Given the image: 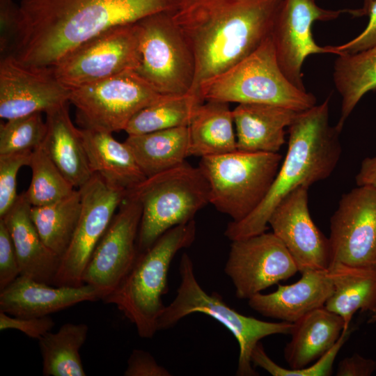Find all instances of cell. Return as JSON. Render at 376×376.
Segmentation results:
<instances>
[{
    "instance_id": "1",
    "label": "cell",
    "mask_w": 376,
    "mask_h": 376,
    "mask_svg": "<svg viewBox=\"0 0 376 376\" xmlns=\"http://www.w3.org/2000/svg\"><path fill=\"white\" fill-rule=\"evenodd\" d=\"M177 0H21L10 54L22 63L52 68L68 52L113 26L172 11Z\"/></svg>"
},
{
    "instance_id": "2",
    "label": "cell",
    "mask_w": 376,
    "mask_h": 376,
    "mask_svg": "<svg viewBox=\"0 0 376 376\" xmlns=\"http://www.w3.org/2000/svg\"><path fill=\"white\" fill-rule=\"evenodd\" d=\"M283 1L177 0L171 13L196 63L189 94L200 97L203 83L247 57L269 38Z\"/></svg>"
},
{
    "instance_id": "3",
    "label": "cell",
    "mask_w": 376,
    "mask_h": 376,
    "mask_svg": "<svg viewBox=\"0 0 376 376\" xmlns=\"http://www.w3.org/2000/svg\"><path fill=\"white\" fill-rule=\"evenodd\" d=\"M340 132L330 125L329 98L299 111L288 127L287 152L265 198L246 218L230 222L225 235L233 241L265 232L272 213L288 194L328 178L341 155Z\"/></svg>"
},
{
    "instance_id": "4",
    "label": "cell",
    "mask_w": 376,
    "mask_h": 376,
    "mask_svg": "<svg viewBox=\"0 0 376 376\" xmlns=\"http://www.w3.org/2000/svg\"><path fill=\"white\" fill-rule=\"evenodd\" d=\"M194 220L176 226L153 244L138 253L122 283L103 301L113 304L134 324L141 338H151L165 306L162 297L168 291V272L175 255L189 246L196 237Z\"/></svg>"
},
{
    "instance_id": "5",
    "label": "cell",
    "mask_w": 376,
    "mask_h": 376,
    "mask_svg": "<svg viewBox=\"0 0 376 376\" xmlns=\"http://www.w3.org/2000/svg\"><path fill=\"white\" fill-rule=\"evenodd\" d=\"M198 95L203 102L267 104L297 111L313 107L317 101L315 95L296 87L285 76L272 36L247 57L203 83Z\"/></svg>"
},
{
    "instance_id": "6",
    "label": "cell",
    "mask_w": 376,
    "mask_h": 376,
    "mask_svg": "<svg viewBox=\"0 0 376 376\" xmlns=\"http://www.w3.org/2000/svg\"><path fill=\"white\" fill-rule=\"evenodd\" d=\"M142 215L138 252L150 247L166 231L194 219L210 203V185L199 166L186 161L178 166L146 178L131 191Z\"/></svg>"
},
{
    "instance_id": "7",
    "label": "cell",
    "mask_w": 376,
    "mask_h": 376,
    "mask_svg": "<svg viewBox=\"0 0 376 376\" xmlns=\"http://www.w3.org/2000/svg\"><path fill=\"white\" fill-rule=\"evenodd\" d=\"M179 271L180 283L176 296L169 305L165 306L158 320L157 330L170 329L192 313L209 315L228 329L238 343L237 375H258L251 360L253 348L267 336L290 334L294 323L267 322L244 315L230 307L218 293H207L197 281L193 262L186 253L180 259Z\"/></svg>"
},
{
    "instance_id": "8",
    "label": "cell",
    "mask_w": 376,
    "mask_h": 376,
    "mask_svg": "<svg viewBox=\"0 0 376 376\" xmlns=\"http://www.w3.org/2000/svg\"><path fill=\"white\" fill-rule=\"evenodd\" d=\"M282 158L279 152L238 150L201 157L198 166L210 185V203L232 221L244 219L265 198Z\"/></svg>"
},
{
    "instance_id": "9",
    "label": "cell",
    "mask_w": 376,
    "mask_h": 376,
    "mask_svg": "<svg viewBox=\"0 0 376 376\" xmlns=\"http://www.w3.org/2000/svg\"><path fill=\"white\" fill-rule=\"evenodd\" d=\"M344 321L324 306L315 309L294 322L290 341L284 348L285 368L272 361L259 342L251 360L273 376H330L334 363L350 331H343Z\"/></svg>"
},
{
    "instance_id": "10",
    "label": "cell",
    "mask_w": 376,
    "mask_h": 376,
    "mask_svg": "<svg viewBox=\"0 0 376 376\" xmlns=\"http://www.w3.org/2000/svg\"><path fill=\"white\" fill-rule=\"evenodd\" d=\"M137 23L139 63L135 72L161 95L190 93L196 76L195 58L171 11L152 14Z\"/></svg>"
},
{
    "instance_id": "11",
    "label": "cell",
    "mask_w": 376,
    "mask_h": 376,
    "mask_svg": "<svg viewBox=\"0 0 376 376\" xmlns=\"http://www.w3.org/2000/svg\"><path fill=\"white\" fill-rule=\"evenodd\" d=\"M139 63L137 22L110 28L77 46L52 67L57 79L72 89L120 73Z\"/></svg>"
},
{
    "instance_id": "12",
    "label": "cell",
    "mask_w": 376,
    "mask_h": 376,
    "mask_svg": "<svg viewBox=\"0 0 376 376\" xmlns=\"http://www.w3.org/2000/svg\"><path fill=\"white\" fill-rule=\"evenodd\" d=\"M162 97L131 70L70 89L69 102L81 128L112 133L125 131L136 113Z\"/></svg>"
},
{
    "instance_id": "13",
    "label": "cell",
    "mask_w": 376,
    "mask_h": 376,
    "mask_svg": "<svg viewBox=\"0 0 376 376\" xmlns=\"http://www.w3.org/2000/svg\"><path fill=\"white\" fill-rule=\"evenodd\" d=\"M81 209L70 244L53 285L79 286L90 258L128 192L107 185L97 174L78 189Z\"/></svg>"
},
{
    "instance_id": "14",
    "label": "cell",
    "mask_w": 376,
    "mask_h": 376,
    "mask_svg": "<svg viewBox=\"0 0 376 376\" xmlns=\"http://www.w3.org/2000/svg\"><path fill=\"white\" fill-rule=\"evenodd\" d=\"M141 215L139 200L129 192L90 258L82 281L95 288L100 299L116 290L136 260Z\"/></svg>"
},
{
    "instance_id": "15",
    "label": "cell",
    "mask_w": 376,
    "mask_h": 376,
    "mask_svg": "<svg viewBox=\"0 0 376 376\" xmlns=\"http://www.w3.org/2000/svg\"><path fill=\"white\" fill-rule=\"evenodd\" d=\"M352 9H326L316 0H283L276 17L272 38L279 65L296 87L306 90L302 65L310 55L334 54L333 46H320L313 39L312 26L316 21H329Z\"/></svg>"
},
{
    "instance_id": "16",
    "label": "cell",
    "mask_w": 376,
    "mask_h": 376,
    "mask_svg": "<svg viewBox=\"0 0 376 376\" xmlns=\"http://www.w3.org/2000/svg\"><path fill=\"white\" fill-rule=\"evenodd\" d=\"M224 270L236 297L247 299L299 272L283 243L266 231L233 240Z\"/></svg>"
},
{
    "instance_id": "17",
    "label": "cell",
    "mask_w": 376,
    "mask_h": 376,
    "mask_svg": "<svg viewBox=\"0 0 376 376\" xmlns=\"http://www.w3.org/2000/svg\"><path fill=\"white\" fill-rule=\"evenodd\" d=\"M329 239L331 265L376 267V190L357 186L343 194L330 219Z\"/></svg>"
},
{
    "instance_id": "18",
    "label": "cell",
    "mask_w": 376,
    "mask_h": 376,
    "mask_svg": "<svg viewBox=\"0 0 376 376\" xmlns=\"http://www.w3.org/2000/svg\"><path fill=\"white\" fill-rule=\"evenodd\" d=\"M70 89L52 68L25 65L9 54L0 59V117L10 120L69 102Z\"/></svg>"
},
{
    "instance_id": "19",
    "label": "cell",
    "mask_w": 376,
    "mask_h": 376,
    "mask_svg": "<svg viewBox=\"0 0 376 376\" xmlns=\"http://www.w3.org/2000/svg\"><path fill=\"white\" fill-rule=\"evenodd\" d=\"M308 189L302 186L288 194L268 221L272 233L283 243L301 273L329 269L331 260L329 239L310 214Z\"/></svg>"
},
{
    "instance_id": "20",
    "label": "cell",
    "mask_w": 376,
    "mask_h": 376,
    "mask_svg": "<svg viewBox=\"0 0 376 376\" xmlns=\"http://www.w3.org/2000/svg\"><path fill=\"white\" fill-rule=\"evenodd\" d=\"M100 299L93 286H56L19 275L0 291V311L24 318L47 316L83 301Z\"/></svg>"
},
{
    "instance_id": "21",
    "label": "cell",
    "mask_w": 376,
    "mask_h": 376,
    "mask_svg": "<svg viewBox=\"0 0 376 376\" xmlns=\"http://www.w3.org/2000/svg\"><path fill=\"white\" fill-rule=\"evenodd\" d=\"M329 269L307 270L290 285H278L276 291L258 293L249 306L263 316L294 323L311 311L324 306L333 292Z\"/></svg>"
},
{
    "instance_id": "22",
    "label": "cell",
    "mask_w": 376,
    "mask_h": 376,
    "mask_svg": "<svg viewBox=\"0 0 376 376\" xmlns=\"http://www.w3.org/2000/svg\"><path fill=\"white\" fill-rule=\"evenodd\" d=\"M31 205L19 194L2 219L13 240L20 275L53 284L61 258L44 244L31 217Z\"/></svg>"
},
{
    "instance_id": "23",
    "label": "cell",
    "mask_w": 376,
    "mask_h": 376,
    "mask_svg": "<svg viewBox=\"0 0 376 376\" xmlns=\"http://www.w3.org/2000/svg\"><path fill=\"white\" fill-rule=\"evenodd\" d=\"M299 111L267 104L242 103L233 110L237 149L276 153L285 143V129Z\"/></svg>"
},
{
    "instance_id": "24",
    "label": "cell",
    "mask_w": 376,
    "mask_h": 376,
    "mask_svg": "<svg viewBox=\"0 0 376 376\" xmlns=\"http://www.w3.org/2000/svg\"><path fill=\"white\" fill-rule=\"evenodd\" d=\"M68 104L45 113L47 132L42 146L65 178L79 189L94 173L88 162L80 129L74 125Z\"/></svg>"
},
{
    "instance_id": "25",
    "label": "cell",
    "mask_w": 376,
    "mask_h": 376,
    "mask_svg": "<svg viewBox=\"0 0 376 376\" xmlns=\"http://www.w3.org/2000/svg\"><path fill=\"white\" fill-rule=\"evenodd\" d=\"M80 132L93 173L107 185L129 193L146 178L125 142L107 132L81 128Z\"/></svg>"
},
{
    "instance_id": "26",
    "label": "cell",
    "mask_w": 376,
    "mask_h": 376,
    "mask_svg": "<svg viewBox=\"0 0 376 376\" xmlns=\"http://www.w3.org/2000/svg\"><path fill=\"white\" fill-rule=\"evenodd\" d=\"M333 292L324 307L338 315L346 331L358 311L368 313L376 320V267L332 263L329 268Z\"/></svg>"
},
{
    "instance_id": "27",
    "label": "cell",
    "mask_w": 376,
    "mask_h": 376,
    "mask_svg": "<svg viewBox=\"0 0 376 376\" xmlns=\"http://www.w3.org/2000/svg\"><path fill=\"white\" fill-rule=\"evenodd\" d=\"M229 103L207 100L196 109L188 126L190 155H219L237 149L233 110Z\"/></svg>"
},
{
    "instance_id": "28",
    "label": "cell",
    "mask_w": 376,
    "mask_h": 376,
    "mask_svg": "<svg viewBox=\"0 0 376 376\" xmlns=\"http://www.w3.org/2000/svg\"><path fill=\"white\" fill-rule=\"evenodd\" d=\"M125 142L146 178L178 166L190 156L188 126L128 135Z\"/></svg>"
},
{
    "instance_id": "29",
    "label": "cell",
    "mask_w": 376,
    "mask_h": 376,
    "mask_svg": "<svg viewBox=\"0 0 376 376\" xmlns=\"http://www.w3.org/2000/svg\"><path fill=\"white\" fill-rule=\"evenodd\" d=\"M333 80L342 99L340 117L336 125L341 131L361 99L376 90V45L355 54L338 55Z\"/></svg>"
},
{
    "instance_id": "30",
    "label": "cell",
    "mask_w": 376,
    "mask_h": 376,
    "mask_svg": "<svg viewBox=\"0 0 376 376\" xmlns=\"http://www.w3.org/2000/svg\"><path fill=\"white\" fill-rule=\"evenodd\" d=\"M88 327L66 323L55 333L48 331L39 340L45 376H85L79 350L85 343Z\"/></svg>"
},
{
    "instance_id": "31",
    "label": "cell",
    "mask_w": 376,
    "mask_h": 376,
    "mask_svg": "<svg viewBox=\"0 0 376 376\" xmlns=\"http://www.w3.org/2000/svg\"><path fill=\"white\" fill-rule=\"evenodd\" d=\"M81 209L79 190L42 206H31V217L44 244L61 259L75 233Z\"/></svg>"
},
{
    "instance_id": "32",
    "label": "cell",
    "mask_w": 376,
    "mask_h": 376,
    "mask_svg": "<svg viewBox=\"0 0 376 376\" xmlns=\"http://www.w3.org/2000/svg\"><path fill=\"white\" fill-rule=\"evenodd\" d=\"M203 101L191 94L163 96L136 113L125 131L137 135L155 131L189 126L191 118Z\"/></svg>"
},
{
    "instance_id": "33",
    "label": "cell",
    "mask_w": 376,
    "mask_h": 376,
    "mask_svg": "<svg viewBox=\"0 0 376 376\" xmlns=\"http://www.w3.org/2000/svg\"><path fill=\"white\" fill-rule=\"evenodd\" d=\"M31 180L24 192L31 206H42L62 200L75 190L49 157L42 144L32 151Z\"/></svg>"
},
{
    "instance_id": "34",
    "label": "cell",
    "mask_w": 376,
    "mask_h": 376,
    "mask_svg": "<svg viewBox=\"0 0 376 376\" xmlns=\"http://www.w3.org/2000/svg\"><path fill=\"white\" fill-rule=\"evenodd\" d=\"M47 132L41 113L8 120L0 125V155L33 151L40 146Z\"/></svg>"
},
{
    "instance_id": "35",
    "label": "cell",
    "mask_w": 376,
    "mask_h": 376,
    "mask_svg": "<svg viewBox=\"0 0 376 376\" xmlns=\"http://www.w3.org/2000/svg\"><path fill=\"white\" fill-rule=\"evenodd\" d=\"M32 151L0 155V218L13 205L17 194V175L24 166H29Z\"/></svg>"
},
{
    "instance_id": "36",
    "label": "cell",
    "mask_w": 376,
    "mask_h": 376,
    "mask_svg": "<svg viewBox=\"0 0 376 376\" xmlns=\"http://www.w3.org/2000/svg\"><path fill=\"white\" fill-rule=\"evenodd\" d=\"M20 275L18 260L10 235L0 219V291Z\"/></svg>"
},
{
    "instance_id": "37",
    "label": "cell",
    "mask_w": 376,
    "mask_h": 376,
    "mask_svg": "<svg viewBox=\"0 0 376 376\" xmlns=\"http://www.w3.org/2000/svg\"><path fill=\"white\" fill-rule=\"evenodd\" d=\"M19 6L13 0H0V54H10L19 26Z\"/></svg>"
},
{
    "instance_id": "38",
    "label": "cell",
    "mask_w": 376,
    "mask_h": 376,
    "mask_svg": "<svg viewBox=\"0 0 376 376\" xmlns=\"http://www.w3.org/2000/svg\"><path fill=\"white\" fill-rule=\"evenodd\" d=\"M54 320L47 316L24 318L10 315L0 311V330L17 329L30 338L39 340L54 326Z\"/></svg>"
},
{
    "instance_id": "39",
    "label": "cell",
    "mask_w": 376,
    "mask_h": 376,
    "mask_svg": "<svg viewBox=\"0 0 376 376\" xmlns=\"http://www.w3.org/2000/svg\"><path fill=\"white\" fill-rule=\"evenodd\" d=\"M367 16L369 19L366 28L349 42L333 46L334 54H355L376 45V0L370 6Z\"/></svg>"
},
{
    "instance_id": "40",
    "label": "cell",
    "mask_w": 376,
    "mask_h": 376,
    "mask_svg": "<svg viewBox=\"0 0 376 376\" xmlns=\"http://www.w3.org/2000/svg\"><path fill=\"white\" fill-rule=\"evenodd\" d=\"M171 374L159 365L155 358L142 350H134L127 361L125 376H170Z\"/></svg>"
},
{
    "instance_id": "41",
    "label": "cell",
    "mask_w": 376,
    "mask_h": 376,
    "mask_svg": "<svg viewBox=\"0 0 376 376\" xmlns=\"http://www.w3.org/2000/svg\"><path fill=\"white\" fill-rule=\"evenodd\" d=\"M376 371V361L357 353L343 359L338 364L337 376H370Z\"/></svg>"
},
{
    "instance_id": "42",
    "label": "cell",
    "mask_w": 376,
    "mask_h": 376,
    "mask_svg": "<svg viewBox=\"0 0 376 376\" xmlns=\"http://www.w3.org/2000/svg\"><path fill=\"white\" fill-rule=\"evenodd\" d=\"M355 181L357 186H368L376 190V154L363 159Z\"/></svg>"
},
{
    "instance_id": "43",
    "label": "cell",
    "mask_w": 376,
    "mask_h": 376,
    "mask_svg": "<svg viewBox=\"0 0 376 376\" xmlns=\"http://www.w3.org/2000/svg\"><path fill=\"white\" fill-rule=\"evenodd\" d=\"M375 0H363V6L357 9H352V15L354 17L367 16L370 6Z\"/></svg>"
}]
</instances>
